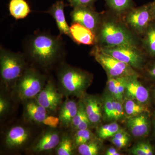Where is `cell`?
I'll list each match as a JSON object with an SVG mask.
<instances>
[{"mask_svg": "<svg viewBox=\"0 0 155 155\" xmlns=\"http://www.w3.org/2000/svg\"><path fill=\"white\" fill-rule=\"evenodd\" d=\"M152 128L151 133L153 139L155 140V111L153 112L151 115Z\"/></svg>", "mask_w": 155, "mask_h": 155, "instance_id": "39", "label": "cell"}, {"mask_svg": "<svg viewBox=\"0 0 155 155\" xmlns=\"http://www.w3.org/2000/svg\"><path fill=\"white\" fill-rule=\"evenodd\" d=\"M63 0L56 1L45 13L50 14L54 19L60 34L65 35L70 37V27L66 21L64 8L69 5Z\"/></svg>", "mask_w": 155, "mask_h": 155, "instance_id": "17", "label": "cell"}, {"mask_svg": "<svg viewBox=\"0 0 155 155\" xmlns=\"http://www.w3.org/2000/svg\"><path fill=\"white\" fill-rule=\"evenodd\" d=\"M58 90L64 96L81 98L92 82L91 73L62 63L58 68Z\"/></svg>", "mask_w": 155, "mask_h": 155, "instance_id": "3", "label": "cell"}, {"mask_svg": "<svg viewBox=\"0 0 155 155\" xmlns=\"http://www.w3.org/2000/svg\"><path fill=\"white\" fill-rule=\"evenodd\" d=\"M70 38L78 45H93L96 44L95 34L77 22H72L70 26Z\"/></svg>", "mask_w": 155, "mask_h": 155, "instance_id": "18", "label": "cell"}, {"mask_svg": "<svg viewBox=\"0 0 155 155\" xmlns=\"http://www.w3.org/2000/svg\"><path fill=\"white\" fill-rule=\"evenodd\" d=\"M151 115V112H145L126 118V126L131 135L137 138H143L149 135L152 128Z\"/></svg>", "mask_w": 155, "mask_h": 155, "instance_id": "14", "label": "cell"}, {"mask_svg": "<svg viewBox=\"0 0 155 155\" xmlns=\"http://www.w3.org/2000/svg\"><path fill=\"white\" fill-rule=\"evenodd\" d=\"M122 130L123 129L116 121H113L111 123L99 127L97 130V135L100 139L105 140L110 138Z\"/></svg>", "mask_w": 155, "mask_h": 155, "instance_id": "27", "label": "cell"}, {"mask_svg": "<svg viewBox=\"0 0 155 155\" xmlns=\"http://www.w3.org/2000/svg\"><path fill=\"white\" fill-rule=\"evenodd\" d=\"M151 96L152 101L155 105V86L152 87L151 89Z\"/></svg>", "mask_w": 155, "mask_h": 155, "instance_id": "40", "label": "cell"}, {"mask_svg": "<svg viewBox=\"0 0 155 155\" xmlns=\"http://www.w3.org/2000/svg\"><path fill=\"white\" fill-rule=\"evenodd\" d=\"M103 14L95 10L94 7H78L73 8L70 13L72 22H77L90 29L95 34L98 29Z\"/></svg>", "mask_w": 155, "mask_h": 155, "instance_id": "10", "label": "cell"}, {"mask_svg": "<svg viewBox=\"0 0 155 155\" xmlns=\"http://www.w3.org/2000/svg\"><path fill=\"white\" fill-rule=\"evenodd\" d=\"M47 78L35 67H28L12 87V98L21 103L34 98L44 87Z\"/></svg>", "mask_w": 155, "mask_h": 155, "instance_id": "4", "label": "cell"}, {"mask_svg": "<svg viewBox=\"0 0 155 155\" xmlns=\"http://www.w3.org/2000/svg\"><path fill=\"white\" fill-rule=\"evenodd\" d=\"M152 11L155 20V0L152 2Z\"/></svg>", "mask_w": 155, "mask_h": 155, "instance_id": "41", "label": "cell"}, {"mask_svg": "<svg viewBox=\"0 0 155 155\" xmlns=\"http://www.w3.org/2000/svg\"><path fill=\"white\" fill-rule=\"evenodd\" d=\"M126 118L123 108V103L114 98V121H119Z\"/></svg>", "mask_w": 155, "mask_h": 155, "instance_id": "34", "label": "cell"}, {"mask_svg": "<svg viewBox=\"0 0 155 155\" xmlns=\"http://www.w3.org/2000/svg\"><path fill=\"white\" fill-rule=\"evenodd\" d=\"M76 148L73 137L68 134H63L61 141L56 148V153L58 155H74Z\"/></svg>", "mask_w": 155, "mask_h": 155, "instance_id": "25", "label": "cell"}, {"mask_svg": "<svg viewBox=\"0 0 155 155\" xmlns=\"http://www.w3.org/2000/svg\"><path fill=\"white\" fill-rule=\"evenodd\" d=\"M87 121L90 120L87 115L83 102L80 99L78 101V110L77 114L72 120L71 127L75 130L80 123Z\"/></svg>", "mask_w": 155, "mask_h": 155, "instance_id": "30", "label": "cell"}, {"mask_svg": "<svg viewBox=\"0 0 155 155\" xmlns=\"http://www.w3.org/2000/svg\"><path fill=\"white\" fill-rule=\"evenodd\" d=\"M141 48L148 57L155 58V21L146 31L140 40Z\"/></svg>", "mask_w": 155, "mask_h": 155, "instance_id": "21", "label": "cell"}, {"mask_svg": "<svg viewBox=\"0 0 155 155\" xmlns=\"http://www.w3.org/2000/svg\"><path fill=\"white\" fill-rule=\"evenodd\" d=\"M11 108V104L9 98L1 93L0 95V117L1 119L8 114Z\"/></svg>", "mask_w": 155, "mask_h": 155, "instance_id": "33", "label": "cell"}, {"mask_svg": "<svg viewBox=\"0 0 155 155\" xmlns=\"http://www.w3.org/2000/svg\"><path fill=\"white\" fill-rule=\"evenodd\" d=\"M73 138L75 146L77 147L80 145L96 138V137L90 129H86L76 130Z\"/></svg>", "mask_w": 155, "mask_h": 155, "instance_id": "29", "label": "cell"}, {"mask_svg": "<svg viewBox=\"0 0 155 155\" xmlns=\"http://www.w3.org/2000/svg\"><path fill=\"white\" fill-rule=\"evenodd\" d=\"M42 124L51 128H58L59 125H60V119L59 117L48 115L44 120Z\"/></svg>", "mask_w": 155, "mask_h": 155, "instance_id": "37", "label": "cell"}, {"mask_svg": "<svg viewBox=\"0 0 155 155\" xmlns=\"http://www.w3.org/2000/svg\"><path fill=\"white\" fill-rule=\"evenodd\" d=\"M91 54L101 65L107 73V77H129L138 75L136 70L129 65L103 52L97 45H94L90 52Z\"/></svg>", "mask_w": 155, "mask_h": 155, "instance_id": "8", "label": "cell"}, {"mask_svg": "<svg viewBox=\"0 0 155 155\" xmlns=\"http://www.w3.org/2000/svg\"><path fill=\"white\" fill-rule=\"evenodd\" d=\"M92 127L97 126L104 119L102 98L96 95L84 94L81 98Z\"/></svg>", "mask_w": 155, "mask_h": 155, "instance_id": "15", "label": "cell"}, {"mask_svg": "<svg viewBox=\"0 0 155 155\" xmlns=\"http://www.w3.org/2000/svg\"><path fill=\"white\" fill-rule=\"evenodd\" d=\"M138 78V75L128 77L125 86L124 100H134L149 106L152 101L151 90L140 82Z\"/></svg>", "mask_w": 155, "mask_h": 155, "instance_id": "13", "label": "cell"}, {"mask_svg": "<svg viewBox=\"0 0 155 155\" xmlns=\"http://www.w3.org/2000/svg\"><path fill=\"white\" fill-rule=\"evenodd\" d=\"M146 64L142 71L146 80L151 84L152 87L155 86V58Z\"/></svg>", "mask_w": 155, "mask_h": 155, "instance_id": "32", "label": "cell"}, {"mask_svg": "<svg viewBox=\"0 0 155 155\" xmlns=\"http://www.w3.org/2000/svg\"><path fill=\"white\" fill-rule=\"evenodd\" d=\"M98 0H68L69 5L72 8L78 7H94Z\"/></svg>", "mask_w": 155, "mask_h": 155, "instance_id": "35", "label": "cell"}, {"mask_svg": "<svg viewBox=\"0 0 155 155\" xmlns=\"http://www.w3.org/2000/svg\"><path fill=\"white\" fill-rule=\"evenodd\" d=\"M9 10L16 19H24L31 12L30 6L25 0H10Z\"/></svg>", "mask_w": 155, "mask_h": 155, "instance_id": "22", "label": "cell"}, {"mask_svg": "<svg viewBox=\"0 0 155 155\" xmlns=\"http://www.w3.org/2000/svg\"><path fill=\"white\" fill-rule=\"evenodd\" d=\"M101 144L97 138L92 140L76 147L78 152L81 155H97L101 149Z\"/></svg>", "mask_w": 155, "mask_h": 155, "instance_id": "26", "label": "cell"}, {"mask_svg": "<svg viewBox=\"0 0 155 155\" xmlns=\"http://www.w3.org/2000/svg\"><path fill=\"white\" fill-rule=\"evenodd\" d=\"M121 17L128 28L138 37L142 36L150 25L155 21L152 2L134 8Z\"/></svg>", "mask_w": 155, "mask_h": 155, "instance_id": "7", "label": "cell"}, {"mask_svg": "<svg viewBox=\"0 0 155 155\" xmlns=\"http://www.w3.org/2000/svg\"><path fill=\"white\" fill-rule=\"evenodd\" d=\"M62 134L58 128L48 127L30 145L29 150L32 153H40L55 149L61 141Z\"/></svg>", "mask_w": 155, "mask_h": 155, "instance_id": "12", "label": "cell"}, {"mask_svg": "<svg viewBox=\"0 0 155 155\" xmlns=\"http://www.w3.org/2000/svg\"><path fill=\"white\" fill-rule=\"evenodd\" d=\"M33 138V130L28 125L17 124L9 127L4 135L3 143L6 149L16 151L26 148Z\"/></svg>", "mask_w": 155, "mask_h": 155, "instance_id": "9", "label": "cell"}, {"mask_svg": "<svg viewBox=\"0 0 155 155\" xmlns=\"http://www.w3.org/2000/svg\"><path fill=\"white\" fill-rule=\"evenodd\" d=\"M104 119L108 121H114V98L106 92L102 98Z\"/></svg>", "mask_w": 155, "mask_h": 155, "instance_id": "28", "label": "cell"}, {"mask_svg": "<svg viewBox=\"0 0 155 155\" xmlns=\"http://www.w3.org/2000/svg\"><path fill=\"white\" fill-rule=\"evenodd\" d=\"M123 106L126 119L137 116L145 112H151L149 106L134 100H124Z\"/></svg>", "mask_w": 155, "mask_h": 155, "instance_id": "24", "label": "cell"}, {"mask_svg": "<svg viewBox=\"0 0 155 155\" xmlns=\"http://www.w3.org/2000/svg\"><path fill=\"white\" fill-rule=\"evenodd\" d=\"M28 67L24 54L11 51L1 46L0 75L5 86L12 87Z\"/></svg>", "mask_w": 155, "mask_h": 155, "instance_id": "5", "label": "cell"}, {"mask_svg": "<svg viewBox=\"0 0 155 155\" xmlns=\"http://www.w3.org/2000/svg\"><path fill=\"white\" fill-rule=\"evenodd\" d=\"M23 104V118L29 124L41 125L48 116V112L37 101L35 98L22 103Z\"/></svg>", "mask_w": 155, "mask_h": 155, "instance_id": "16", "label": "cell"}, {"mask_svg": "<svg viewBox=\"0 0 155 155\" xmlns=\"http://www.w3.org/2000/svg\"><path fill=\"white\" fill-rule=\"evenodd\" d=\"M97 46L103 52L127 64L136 70H142L147 64L148 57L140 47L127 45L111 47Z\"/></svg>", "mask_w": 155, "mask_h": 155, "instance_id": "6", "label": "cell"}, {"mask_svg": "<svg viewBox=\"0 0 155 155\" xmlns=\"http://www.w3.org/2000/svg\"><path fill=\"white\" fill-rule=\"evenodd\" d=\"M105 154L106 155H121L122 154L117 150L115 148L111 147L108 148L106 150Z\"/></svg>", "mask_w": 155, "mask_h": 155, "instance_id": "38", "label": "cell"}, {"mask_svg": "<svg viewBox=\"0 0 155 155\" xmlns=\"http://www.w3.org/2000/svg\"><path fill=\"white\" fill-rule=\"evenodd\" d=\"M113 14L103 15L96 33L95 45L101 47L122 45L139 47L140 40L139 37L128 28L121 16Z\"/></svg>", "mask_w": 155, "mask_h": 155, "instance_id": "2", "label": "cell"}, {"mask_svg": "<svg viewBox=\"0 0 155 155\" xmlns=\"http://www.w3.org/2000/svg\"><path fill=\"white\" fill-rule=\"evenodd\" d=\"M106 5L113 14L122 16L134 8L133 0H105Z\"/></svg>", "mask_w": 155, "mask_h": 155, "instance_id": "23", "label": "cell"}, {"mask_svg": "<svg viewBox=\"0 0 155 155\" xmlns=\"http://www.w3.org/2000/svg\"><path fill=\"white\" fill-rule=\"evenodd\" d=\"M78 110V102L74 100L67 99L63 102L59 109L60 125L64 128L71 127L72 120Z\"/></svg>", "mask_w": 155, "mask_h": 155, "instance_id": "19", "label": "cell"}, {"mask_svg": "<svg viewBox=\"0 0 155 155\" xmlns=\"http://www.w3.org/2000/svg\"><path fill=\"white\" fill-rule=\"evenodd\" d=\"M107 77L108 92L117 101L123 103L125 86L129 77Z\"/></svg>", "mask_w": 155, "mask_h": 155, "instance_id": "20", "label": "cell"}, {"mask_svg": "<svg viewBox=\"0 0 155 155\" xmlns=\"http://www.w3.org/2000/svg\"><path fill=\"white\" fill-rule=\"evenodd\" d=\"M143 150L146 155H155V147L148 140H142L137 143Z\"/></svg>", "mask_w": 155, "mask_h": 155, "instance_id": "36", "label": "cell"}, {"mask_svg": "<svg viewBox=\"0 0 155 155\" xmlns=\"http://www.w3.org/2000/svg\"><path fill=\"white\" fill-rule=\"evenodd\" d=\"M63 97L64 95L57 88L52 81L48 80L44 87L35 98L48 113L54 114L63 103Z\"/></svg>", "mask_w": 155, "mask_h": 155, "instance_id": "11", "label": "cell"}, {"mask_svg": "<svg viewBox=\"0 0 155 155\" xmlns=\"http://www.w3.org/2000/svg\"><path fill=\"white\" fill-rule=\"evenodd\" d=\"M23 49L26 59L44 69L54 67L66 54L61 35L55 36L43 31H36L28 36L23 43Z\"/></svg>", "mask_w": 155, "mask_h": 155, "instance_id": "1", "label": "cell"}, {"mask_svg": "<svg viewBox=\"0 0 155 155\" xmlns=\"http://www.w3.org/2000/svg\"><path fill=\"white\" fill-rule=\"evenodd\" d=\"M111 142L118 149L123 148L128 144L130 137L124 130H121L109 138Z\"/></svg>", "mask_w": 155, "mask_h": 155, "instance_id": "31", "label": "cell"}]
</instances>
